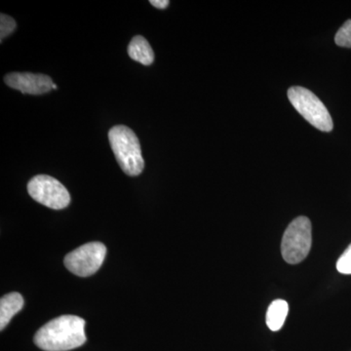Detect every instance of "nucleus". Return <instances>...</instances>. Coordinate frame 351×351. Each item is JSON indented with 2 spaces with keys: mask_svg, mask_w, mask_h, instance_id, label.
<instances>
[{
  "mask_svg": "<svg viewBox=\"0 0 351 351\" xmlns=\"http://www.w3.org/2000/svg\"><path fill=\"white\" fill-rule=\"evenodd\" d=\"M53 89H57V85L53 84Z\"/></svg>",
  "mask_w": 351,
  "mask_h": 351,
  "instance_id": "2eb2a0df",
  "label": "nucleus"
},
{
  "mask_svg": "<svg viewBox=\"0 0 351 351\" xmlns=\"http://www.w3.org/2000/svg\"><path fill=\"white\" fill-rule=\"evenodd\" d=\"M313 242L311 223L306 217L295 219L284 232L281 253L286 263L297 265L308 255Z\"/></svg>",
  "mask_w": 351,
  "mask_h": 351,
  "instance_id": "20e7f679",
  "label": "nucleus"
},
{
  "mask_svg": "<svg viewBox=\"0 0 351 351\" xmlns=\"http://www.w3.org/2000/svg\"><path fill=\"white\" fill-rule=\"evenodd\" d=\"M85 321L75 315H63L51 320L36 332L34 343L45 351H66L86 341Z\"/></svg>",
  "mask_w": 351,
  "mask_h": 351,
  "instance_id": "f257e3e1",
  "label": "nucleus"
},
{
  "mask_svg": "<svg viewBox=\"0 0 351 351\" xmlns=\"http://www.w3.org/2000/svg\"><path fill=\"white\" fill-rule=\"evenodd\" d=\"M24 306V299L19 293H9L0 300V329L8 325L13 316Z\"/></svg>",
  "mask_w": 351,
  "mask_h": 351,
  "instance_id": "6e6552de",
  "label": "nucleus"
},
{
  "mask_svg": "<svg viewBox=\"0 0 351 351\" xmlns=\"http://www.w3.org/2000/svg\"><path fill=\"white\" fill-rule=\"evenodd\" d=\"M337 269L339 274H351V244L337 262Z\"/></svg>",
  "mask_w": 351,
  "mask_h": 351,
  "instance_id": "ddd939ff",
  "label": "nucleus"
},
{
  "mask_svg": "<svg viewBox=\"0 0 351 351\" xmlns=\"http://www.w3.org/2000/svg\"><path fill=\"white\" fill-rule=\"evenodd\" d=\"M106 254L107 248L105 245L101 242H91L69 253L64 263L71 274L80 277L91 276L100 269Z\"/></svg>",
  "mask_w": 351,
  "mask_h": 351,
  "instance_id": "423d86ee",
  "label": "nucleus"
},
{
  "mask_svg": "<svg viewBox=\"0 0 351 351\" xmlns=\"http://www.w3.org/2000/svg\"><path fill=\"white\" fill-rule=\"evenodd\" d=\"M289 311L288 302L284 300H276L270 304L267 311V327L271 331L277 332L283 327Z\"/></svg>",
  "mask_w": 351,
  "mask_h": 351,
  "instance_id": "9d476101",
  "label": "nucleus"
},
{
  "mask_svg": "<svg viewBox=\"0 0 351 351\" xmlns=\"http://www.w3.org/2000/svg\"><path fill=\"white\" fill-rule=\"evenodd\" d=\"M16 29V22L13 18L1 14L0 16V39L3 41L4 38L10 36Z\"/></svg>",
  "mask_w": 351,
  "mask_h": 351,
  "instance_id": "f8f14e48",
  "label": "nucleus"
},
{
  "mask_svg": "<svg viewBox=\"0 0 351 351\" xmlns=\"http://www.w3.org/2000/svg\"><path fill=\"white\" fill-rule=\"evenodd\" d=\"M149 3L152 6L156 7V8L165 9L166 7L169 5L170 2L168 0H152V1H149Z\"/></svg>",
  "mask_w": 351,
  "mask_h": 351,
  "instance_id": "4468645a",
  "label": "nucleus"
},
{
  "mask_svg": "<svg viewBox=\"0 0 351 351\" xmlns=\"http://www.w3.org/2000/svg\"><path fill=\"white\" fill-rule=\"evenodd\" d=\"M108 140L123 172L131 177L140 175L144 170L145 160L136 134L128 127L117 125L108 132Z\"/></svg>",
  "mask_w": 351,
  "mask_h": 351,
  "instance_id": "f03ea898",
  "label": "nucleus"
},
{
  "mask_svg": "<svg viewBox=\"0 0 351 351\" xmlns=\"http://www.w3.org/2000/svg\"><path fill=\"white\" fill-rule=\"evenodd\" d=\"M9 87L24 94L43 95L53 89L52 80L49 76L40 73H12L4 77Z\"/></svg>",
  "mask_w": 351,
  "mask_h": 351,
  "instance_id": "0eeeda50",
  "label": "nucleus"
},
{
  "mask_svg": "<svg viewBox=\"0 0 351 351\" xmlns=\"http://www.w3.org/2000/svg\"><path fill=\"white\" fill-rule=\"evenodd\" d=\"M337 45L351 48V20L346 21L335 36Z\"/></svg>",
  "mask_w": 351,
  "mask_h": 351,
  "instance_id": "9b49d317",
  "label": "nucleus"
},
{
  "mask_svg": "<svg viewBox=\"0 0 351 351\" xmlns=\"http://www.w3.org/2000/svg\"><path fill=\"white\" fill-rule=\"evenodd\" d=\"M27 191L32 199L51 209H64L71 202L68 189L51 176L38 175L32 178L27 184Z\"/></svg>",
  "mask_w": 351,
  "mask_h": 351,
  "instance_id": "39448f33",
  "label": "nucleus"
},
{
  "mask_svg": "<svg viewBox=\"0 0 351 351\" xmlns=\"http://www.w3.org/2000/svg\"><path fill=\"white\" fill-rule=\"evenodd\" d=\"M289 101L298 112L311 125L323 132H331L334 123L327 108L313 92L304 87H291Z\"/></svg>",
  "mask_w": 351,
  "mask_h": 351,
  "instance_id": "7ed1b4c3",
  "label": "nucleus"
},
{
  "mask_svg": "<svg viewBox=\"0 0 351 351\" xmlns=\"http://www.w3.org/2000/svg\"><path fill=\"white\" fill-rule=\"evenodd\" d=\"M128 55L132 60L144 66H151L154 61V53L152 46L147 39L141 36H135L129 43Z\"/></svg>",
  "mask_w": 351,
  "mask_h": 351,
  "instance_id": "1a4fd4ad",
  "label": "nucleus"
}]
</instances>
